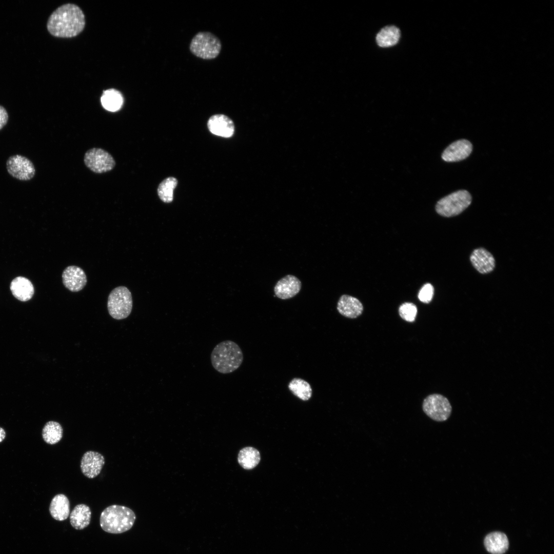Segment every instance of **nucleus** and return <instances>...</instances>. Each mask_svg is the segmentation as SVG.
<instances>
[{"label":"nucleus","instance_id":"f257e3e1","mask_svg":"<svg viewBox=\"0 0 554 554\" xmlns=\"http://www.w3.org/2000/svg\"><path fill=\"white\" fill-rule=\"evenodd\" d=\"M85 26V15L73 4H66L56 8L49 16L47 28L52 35L68 38L79 34Z\"/></svg>","mask_w":554,"mask_h":554},{"label":"nucleus","instance_id":"f03ea898","mask_svg":"<svg viewBox=\"0 0 554 554\" xmlns=\"http://www.w3.org/2000/svg\"><path fill=\"white\" fill-rule=\"evenodd\" d=\"M210 360L215 370L222 374H228L240 367L243 361V354L237 343L226 340L221 342L214 347Z\"/></svg>","mask_w":554,"mask_h":554},{"label":"nucleus","instance_id":"7ed1b4c3","mask_svg":"<svg viewBox=\"0 0 554 554\" xmlns=\"http://www.w3.org/2000/svg\"><path fill=\"white\" fill-rule=\"evenodd\" d=\"M135 519V515L130 508L112 505L102 512L100 524L102 529L107 532L121 533L131 528Z\"/></svg>","mask_w":554,"mask_h":554},{"label":"nucleus","instance_id":"20e7f679","mask_svg":"<svg viewBox=\"0 0 554 554\" xmlns=\"http://www.w3.org/2000/svg\"><path fill=\"white\" fill-rule=\"evenodd\" d=\"M221 48L219 38L209 32H200L196 34L189 46L193 54L204 60L215 58L219 55Z\"/></svg>","mask_w":554,"mask_h":554},{"label":"nucleus","instance_id":"39448f33","mask_svg":"<svg viewBox=\"0 0 554 554\" xmlns=\"http://www.w3.org/2000/svg\"><path fill=\"white\" fill-rule=\"evenodd\" d=\"M107 308L110 316L116 320L127 318L132 308V299L131 292L125 286H118L110 293L107 302Z\"/></svg>","mask_w":554,"mask_h":554},{"label":"nucleus","instance_id":"423d86ee","mask_svg":"<svg viewBox=\"0 0 554 554\" xmlns=\"http://www.w3.org/2000/svg\"><path fill=\"white\" fill-rule=\"evenodd\" d=\"M471 199L467 191L458 190L440 200L436 205V210L443 216H454L466 209L470 204Z\"/></svg>","mask_w":554,"mask_h":554},{"label":"nucleus","instance_id":"0eeeda50","mask_svg":"<svg viewBox=\"0 0 554 554\" xmlns=\"http://www.w3.org/2000/svg\"><path fill=\"white\" fill-rule=\"evenodd\" d=\"M422 408L424 413L437 422H443L450 417L452 407L445 397L440 394H432L423 401Z\"/></svg>","mask_w":554,"mask_h":554},{"label":"nucleus","instance_id":"6e6552de","mask_svg":"<svg viewBox=\"0 0 554 554\" xmlns=\"http://www.w3.org/2000/svg\"><path fill=\"white\" fill-rule=\"evenodd\" d=\"M86 166L96 173H103L112 170L115 166L113 156L107 151L100 148L87 150L84 155Z\"/></svg>","mask_w":554,"mask_h":554},{"label":"nucleus","instance_id":"1a4fd4ad","mask_svg":"<svg viewBox=\"0 0 554 554\" xmlns=\"http://www.w3.org/2000/svg\"><path fill=\"white\" fill-rule=\"evenodd\" d=\"M6 169L13 177L20 181H29L35 175L33 163L27 157L19 154L10 156L6 162Z\"/></svg>","mask_w":554,"mask_h":554},{"label":"nucleus","instance_id":"9d476101","mask_svg":"<svg viewBox=\"0 0 554 554\" xmlns=\"http://www.w3.org/2000/svg\"><path fill=\"white\" fill-rule=\"evenodd\" d=\"M104 464L105 459L102 454L96 451H88L81 459L80 467L85 476L93 479L100 473Z\"/></svg>","mask_w":554,"mask_h":554},{"label":"nucleus","instance_id":"9b49d317","mask_svg":"<svg viewBox=\"0 0 554 554\" xmlns=\"http://www.w3.org/2000/svg\"><path fill=\"white\" fill-rule=\"evenodd\" d=\"M62 281L64 286L72 292L82 290L87 283V276L84 271L76 266H69L63 271Z\"/></svg>","mask_w":554,"mask_h":554},{"label":"nucleus","instance_id":"f8f14e48","mask_svg":"<svg viewBox=\"0 0 554 554\" xmlns=\"http://www.w3.org/2000/svg\"><path fill=\"white\" fill-rule=\"evenodd\" d=\"M301 281L295 276L288 274L279 280L274 287L275 295L282 300L293 298L300 291Z\"/></svg>","mask_w":554,"mask_h":554},{"label":"nucleus","instance_id":"ddd939ff","mask_svg":"<svg viewBox=\"0 0 554 554\" xmlns=\"http://www.w3.org/2000/svg\"><path fill=\"white\" fill-rule=\"evenodd\" d=\"M207 127L212 134L223 137H230L234 132V125L232 120L222 114L212 115L208 121Z\"/></svg>","mask_w":554,"mask_h":554},{"label":"nucleus","instance_id":"4468645a","mask_svg":"<svg viewBox=\"0 0 554 554\" xmlns=\"http://www.w3.org/2000/svg\"><path fill=\"white\" fill-rule=\"evenodd\" d=\"M472 146L466 140H458L449 145L442 154V159L447 162L460 161L467 158L471 153Z\"/></svg>","mask_w":554,"mask_h":554},{"label":"nucleus","instance_id":"2eb2a0df","mask_svg":"<svg viewBox=\"0 0 554 554\" xmlns=\"http://www.w3.org/2000/svg\"><path fill=\"white\" fill-rule=\"evenodd\" d=\"M470 260L474 268L482 274L491 272L495 267L493 255L483 248H477L471 253Z\"/></svg>","mask_w":554,"mask_h":554},{"label":"nucleus","instance_id":"dca6fc26","mask_svg":"<svg viewBox=\"0 0 554 554\" xmlns=\"http://www.w3.org/2000/svg\"><path fill=\"white\" fill-rule=\"evenodd\" d=\"M337 308L341 315L350 319L358 317L363 311L361 302L358 299L347 294H343L340 298Z\"/></svg>","mask_w":554,"mask_h":554},{"label":"nucleus","instance_id":"f3484780","mask_svg":"<svg viewBox=\"0 0 554 554\" xmlns=\"http://www.w3.org/2000/svg\"><path fill=\"white\" fill-rule=\"evenodd\" d=\"M10 289L12 295L22 302L30 300L34 293V288L31 282L27 278L21 276L16 277L11 281Z\"/></svg>","mask_w":554,"mask_h":554},{"label":"nucleus","instance_id":"a211bd4d","mask_svg":"<svg viewBox=\"0 0 554 554\" xmlns=\"http://www.w3.org/2000/svg\"><path fill=\"white\" fill-rule=\"evenodd\" d=\"M487 550L492 554H503L508 548L507 536L501 532H493L487 535L484 539Z\"/></svg>","mask_w":554,"mask_h":554},{"label":"nucleus","instance_id":"6ab92c4d","mask_svg":"<svg viewBox=\"0 0 554 554\" xmlns=\"http://www.w3.org/2000/svg\"><path fill=\"white\" fill-rule=\"evenodd\" d=\"M49 511L52 518L57 521H64L70 515V502L64 494H58L52 499Z\"/></svg>","mask_w":554,"mask_h":554},{"label":"nucleus","instance_id":"aec40b11","mask_svg":"<svg viewBox=\"0 0 554 554\" xmlns=\"http://www.w3.org/2000/svg\"><path fill=\"white\" fill-rule=\"evenodd\" d=\"M91 512L88 506L84 504L76 505L70 515V522L77 530L87 527L90 523Z\"/></svg>","mask_w":554,"mask_h":554},{"label":"nucleus","instance_id":"412c9836","mask_svg":"<svg viewBox=\"0 0 554 554\" xmlns=\"http://www.w3.org/2000/svg\"><path fill=\"white\" fill-rule=\"evenodd\" d=\"M400 35V31L398 28L394 26H388L382 28L378 33L376 41L381 47H389L398 43Z\"/></svg>","mask_w":554,"mask_h":554},{"label":"nucleus","instance_id":"4be33fe9","mask_svg":"<svg viewBox=\"0 0 554 554\" xmlns=\"http://www.w3.org/2000/svg\"><path fill=\"white\" fill-rule=\"evenodd\" d=\"M101 101L104 108L108 111L114 112L122 107L123 97L118 90L110 89L103 91Z\"/></svg>","mask_w":554,"mask_h":554},{"label":"nucleus","instance_id":"5701e85b","mask_svg":"<svg viewBox=\"0 0 554 554\" xmlns=\"http://www.w3.org/2000/svg\"><path fill=\"white\" fill-rule=\"evenodd\" d=\"M238 462L245 469H251L257 466L261 460L259 451L252 447L242 449L238 454Z\"/></svg>","mask_w":554,"mask_h":554},{"label":"nucleus","instance_id":"b1692460","mask_svg":"<svg viewBox=\"0 0 554 554\" xmlns=\"http://www.w3.org/2000/svg\"><path fill=\"white\" fill-rule=\"evenodd\" d=\"M288 387L291 392L303 401L308 400L312 396V390L308 382L301 378H294Z\"/></svg>","mask_w":554,"mask_h":554},{"label":"nucleus","instance_id":"393cba45","mask_svg":"<svg viewBox=\"0 0 554 554\" xmlns=\"http://www.w3.org/2000/svg\"><path fill=\"white\" fill-rule=\"evenodd\" d=\"M63 431V428L60 423L49 421L46 423L43 429L42 437L45 442L53 445L62 439Z\"/></svg>","mask_w":554,"mask_h":554},{"label":"nucleus","instance_id":"a878e982","mask_svg":"<svg viewBox=\"0 0 554 554\" xmlns=\"http://www.w3.org/2000/svg\"><path fill=\"white\" fill-rule=\"evenodd\" d=\"M177 180L174 177L164 180L159 185L157 192L160 199L164 202L170 203L173 198V190L177 186Z\"/></svg>","mask_w":554,"mask_h":554},{"label":"nucleus","instance_id":"bb28decb","mask_svg":"<svg viewBox=\"0 0 554 554\" xmlns=\"http://www.w3.org/2000/svg\"><path fill=\"white\" fill-rule=\"evenodd\" d=\"M399 313L403 320L412 322L415 320L417 314V308L413 303H404L400 306Z\"/></svg>","mask_w":554,"mask_h":554},{"label":"nucleus","instance_id":"cd10ccee","mask_svg":"<svg viewBox=\"0 0 554 554\" xmlns=\"http://www.w3.org/2000/svg\"><path fill=\"white\" fill-rule=\"evenodd\" d=\"M433 293V287L431 284L427 283L420 289L418 294V298L423 303H429L432 299Z\"/></svg>","mask_w":554,"mask_h":554},{"label":"nucleus","instance_id":"c85d7f7f","mask_svg":"<svg viewBox=\"0 0 554 554\" xmlns=\"http://www.w3.org/2000/svg\"><path fill=\"white\" fill-rule=\"evenodd\" d=\"M8 118L9 115L6 109L0 105V130L7 124Z\"/></svg>","mask_w":554,"mask_h":554},{"label":"nucleus","instance_id":"c756f323","mask_svg":"<svg viewBox=\"0 0 554 554\" xmlns=\"http://www.w3.org/2000/svg\"><path fill=\"white\" fill-rule=\"evenodd\" d=\"M5 436L6 433L5 430L2 428L0 427V443L4 440Z\"/></svg>","mask_w":554,"mask_h":554}]
</instances>
